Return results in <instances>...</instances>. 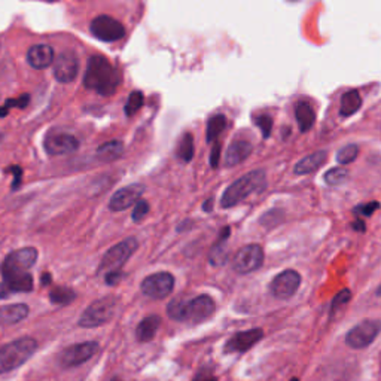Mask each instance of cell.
<instances>
[{
	"label": "cell",
	"instance_id": "1",
	"mask_svg": "<svg viewBox=\"0 0 381 381\" xmlns=\"http://www.w3.org/2000/svg\"><path fill=\"white\" fill-rule=\"evenodd\" d=\"M38 261V250L35 248H23L11 252L2 265V272L5 285V294L2 298L11 292H30L33 289V277L28 270Z\"/></svg>",
	"mask_w": 381,
	"mask_h": 381
},
{
	"label": "cell",
	"instance_id": "2",
	"mask_svg": "<svg viewBox=\"0 0 381 381\" xmlns=\"http://www.w3.org/2000/svg\"><path fill=\"white\" fill-rule=\"evenodd\" d=\"M119 84V72L108 58L103 55L89 57L84 74L85 88L96 91L100 96H112Z\"/></svg>",
	"mask_w": 381,
	"mask_h": 381
},
{
	"label": "cell",
	"instance_id": "3",
	"mask_svg": "<svg viewBox=\"0 0 381 381\" xmlns=\"http://www.w3.org/2000/svg\"><path fill=\"white\" fill-rule=\"evenodd\" d=\"M216 304L209 295H200L191 301L177 298L169 304V316L179 322L201 324L213 316Z\"/></svg>",
	"mask_w": 381,
	"mask_h": 381
},
{
	"label": "cell",
	"instance_id": "4",
	"mask_svg": "<svg viewBox=\"0 0 381 381\" xmlns=\"http://www.w3.org/2000/svg\"><path fill=\"white\" fill-rule=\"evenodd\" d=\"M265 185H267L265 172L253 170L233 182V184L225 189L221 200V206L223 209L234 207L241 201H245L249 195L264 191Z\"/></svg>",
	"mask_w": 381,
	"mask_h": 381
},
{
	"label": "cell",
	"instance_id": "5",
	"mask_svg": "<svg viewBox=\"0 0 381 381\" xmlns=\"http://www.w3.org/2000/svg\"><path fill=\"white\" fill-rule=\"evenodd\" d=\"M38 343L32 337H23L0 347V374L17 370L36 352Z\"/></svg>",
	"mask_w": 381,
	"mask_h": 381
},
{
	"label": "cell",
	"instance_id": "6",
	"mask_svg": "<svg viewBox=\"0 0 381 381\" xmlns=\"http://www.w3.org/2000/svg\"><path fill=\"white\" fill-rule=\"evenodd\" d=\"M118 299L115 297H106L94 301L91 306L82 313L79 319V326L82 328H97L100 325L108 324L115 314Z\"/></svg>",
	"mask_w": 381,
	"mask_h": 381
},
{
	"label": "cell",
	"instance_id": "7",
	"mask_svg": "<svg viewBox=\"0 0 381 381\" xmlns=\"http://www.w3.org/2000/svg\"><path fill=\"white\" fill-rule=\"evenodd\" d=\"M137 246H139V243H137L134 237L126 238L124 241L118 243L116 246L109 249L108 253L103 256L99 271L106 274L112 271H121V268H123V265L128 261L130 256L136 252Z\"/></svg>",
	"mask_w": 381,
	"mask_h": 381
},
{
	"label": "cell",
	"instance_id": "8",
	"mask_svg": "<svg viewBox=\"0 0 381 381\" xmlns=\"http://www.w3.org/2000/svg\"><path fill=\"white\" fill-rule=\"evenodd\" d=\"M89 32L101 42H116L126 36V27L111 15H99L91 21Z\"/></svg>",
	"mask_w": 381,
	"mask_h": 381
},
{
	"label": "cell",
	"instance_id": "9",
	"mask_svg": "<svg viewBox=\"0 0 381 381\" xmlns=\"http://www.w3.org/2000/svg\"><path fill=\"white\" fill-rule=\"evenodd\" d=\"M97 352H99V344L96 341L73 344L66 350H63L62 355H60V365H62L63 368L79 367V365L89 360Z\"/></svg>",
	"mask_w": 381,
	"mask_h": 381
},
{
	"label": "cell",
	"instance_id": "10",
	"mask_svg": "<svg viewBox=\"0 0 381 381\" xmlns=\"http://www.w3.org/2000/svg\"><path fill=\"white\" fill-rule=\"evenodd\" d=\"M381 331L380 320H363L362 324L350 329L346 341L352 348H365L368 347Z\"/></svg>",
	"mask_w": 381,
	"mask_h": 381
},
{
	"label": "cell",
	"instance_id": "11",
	"mask_svg": "<svg viewBox=\"0 0 381 381\" xmlns=\"http://www.w3.org/2000/svg\"><path fill=\"white\" fill-rule=\"evenodd\" d=\"M175 277L170 272H155L142 282V292L154 299H162L173 292Z\"/></svg>",
	"mask_w": 381,
	"mask_h": 381
},
{
	"label": "cell",
	"instance_id": "12",
	"mask_svg": "<svg viewBox=\"0 0 381 381\" xmlns=\"http://www.w3.org/2000/svg\"><path fill=\"white\" fill-rule=\"evenodd\" d=\"M264 263V250L259 245H248L241 248L233 261V268L238 274H249L256 271Z\"/></svg>",
	"mask_w": 381,
	"mask_h": 381
},
{
	"label": "cell",
	"instance_id": "13",
	"mask_svg": "<svg viewBox=\"0 0 381 381\" xmlns=\"http://www.w3.org/2000/svg\"><path fill=\"white\" fill-rule=\"evenodd\" d=\"M301 285V276L294 270H286L280 272L271 282V294L279 299H287L295 295Z\"/></svg>",
	"mask_w": 381,
	"mask_h": 381
},
{
	"label": "cell",
	"instance_id": "14",
	"mask_svg": "<svg viewBox=\"0 0 381 381\" xmlns=\"http://www.w3.org/2000/svg\"><path fill=\"white\" fill-rule=\"evenodd\" d=\"M79 72V58L72 51H65L60 54L54 62V78L62 82H73Z\"/></svg>",
	"mask_w": 381,
	"mask_h": 381
},
{
	"label": "cell",
	"instance_id": "15",
	"mask_svg": "<svg viewBox=\"0 0 381 381\" xmlns=\"http://www.w3.org/2000/svg\"><path fill=\"white\" fill-rule=\"evenodd\" d=\"M43 146L50 155H67L79 149V140L72 134L54 133L45 137Z\"/></svg>",
	"mask_w": 381,
	"mask_h": 381
},
{
	"label": "cell",
	"instance_id": "16",
	"mask_svg": "<svg viewBox=\"0 0 381 381\" xmlns=\"http://www.w3.org/2000/svg\"><path fill=\"white\" fill-rule=\"evenodd\" d=\"M145 192V187L139 184H133L126 188L118 189L109 201V207L114 211H123L136 206V203L142 200V194Z\"/></svg>",
	"mask_w": 381,
	"mask_h": 381
},
{
	"label": "cell",
	"instance_id": "17",
	"mask_svg": "<svg viewBox=\"0 0 381 381\" xmlns=\"http://www.w3.org/2000/svg\"><path fill=\"white\" fill-rule=\"evenodd\" d=\"M264 337L263 329H249L237 332L236 335L226 341L225 352L226 353H243L248 352L258 341H261Z\"/></svg>",
	"mask_w": 381,
	"mask_h": 381
},
{
	"label": "cell",
	"instance_id": "18",
	"mask_svg": "<svg viewBox=\"0 0 381 381\" xmlns=\"http://www.w3.org/2000/svg\"><path fill=\"white\" fill-rule=\"evenodd\" d=\"M54 50L47 43L33 45L27 53V63L36 70L48 69L54 63Z\"/></svg>",
	"mask_w": 381,
	"mask_h": 381
},
{
	"label": "cell",
	"instance_id": "19",
	"mask_svg": "<svg viewBox=\"0 0 381 381\" xmlns=\"http://www.w3.org/2000/svg\"><path fill=\"white\" fill-rule=\"evenodd\" d=\"M252 154V145L246 140H236L230 145V148L226 149L225 155V164L226 167H234L245 160Z\"/></svg>",
	"mask_w": 381,
	"mask_h": 381
},
{
	"label": "cell",
	"instance_id": "20",
	"mask_svg": "<svg viewBox=\"0 0 381 381\" xmlns=\"http://www.w3.org/2000/svg\"><path fill=\"white\" fill-rule=\"evenodd\" d=\"M326 157L328 154L325 150H317V152H313V154L304 157L297 165H295V175H309V173H313L316 172L319 167H322L326 161Z\"/></svg>",
	"mask_w": 381,
	"mask_h": 381
},
{
	"label": "cell",
	"instance_id": "21",
	"mask_svg": "<svg viewBox=\"0 0 381 381\" xmlns=\"http://www.w3.org/2000/svg\"><path fill=\"white\" fill-rule=\"evenodd\" d=\"M295 118L302 133L310 131L316 123V112L313 106L307 101H298L295 104Z\"/></svg>",
	"mask_w": 381,
	"mask_h": 381
},
{
	"label": "cell",
	"instance_id": "22",
	"mask_svg": "<svg viewBox=\"0 0 381 381\" xmlns=\"http://www.w3.org/2000/svg\"><path fill=\"white\" fill-rule=\"evenodd\" d=\"M28 311L30 310L26 304H11V306L0 307V324H18L28 316Z\"/></svg>",
	"mask_w": 381,
	"mask_h": 381
},
{
	"label": "cell",
	"instance_id": "23",
	"mask_svg": "<svg viewBox=\"0 0 381 381\" xmlns=\"http://www.w3.org/2000/svg\"><path fill=\"white\" fill-rule=\"evenodd\" d=\"M161 325V319L158 316H148L139 324L136 329V337L140 343H148L155 337V333Z\"/></svg>",
	"mask_w": 381,
	"mask_h": 381
},
{
	"label": "cell",
	"instance_id": "24",
	"mask_svg": "<svg viewBox=\"0 0 381 381\" xmlns=\"http://www.w3.org/2000/svg\"><path fill=\"white\" fill-rule=\"evenodd\" d=\"M228 237H230V228L226 226V228H223V231H222V234L219 237V241L210 250L209 261H210L211 265L219 267V265H223L226 263L228 252H226V248H225V241L228 240Z\"/></svg>",
	"mask_w": 381,
	"mask_h": 381
},
{
	"label": "cell",
	"instance_id": "25",
	"mask_svg": "<svg viewBox=\"0 0 381 381\" xmlns=\"http://www.w3.org/2000/svg\"><path fill=\"white\" fill-rule=\"evenodd\" d=\"M123 154H124V145H123V142H119V140L108 142V143L101 145L97 149V157H99V160H101L104 162L115 161V160H118Z\"/></svg>",
	"mask_w": 381,
	"mask_h": 381
},
{
	"label": "cell",
	"instance_id": "26",
	"mask_svg": "<svg viewBox=\"0 0 381 381\" xmlns=\"http://www.w3.org/2000/svg\"><path fill=\"white\" fill-rule=\"evenodd\" d=\"M360 106H362L360 94L358 93L356 89H352L343 96L340 114L343 116H352L353 114H356L360 109Z\"/></svg>",
	"mask_w": 381,
	"mask_h": 381
},
{
	"label": "cell",
	"instance_id": "27",
	"mask_svg": "<svg viewBox=\"0 0 381 381\" xmlns=\"http://www.w3.org/2000/svg\"><path fill=\"white\" fill-rule=\"evenodd\" d=\"M226 127V118L223 115H215L209 119L207 123V131H206V139L207 142H213L218 139V136L225 130Z\"/></svg>",
	"mask_w": 381,
	"mask_h": 381
},
{
	"label": "cell",
	"instance_id": "28",
	"mask_svg": "<svg viewBox=\"0 0 381 381\" xmlns=\"http://www.w3.org/2000/svg\"><path fill=\"white\" fill-rule=\"evenodd\" d=\"M74 297H76L74 291H72L70 287H66V286L54 287L53 291H51V294H50L51 302L53 304H58V306H65V304H70L74 299Z\"/></svg>",
	"mask_w": 381,
	"mask_h": 381
},
{
	"label": "cell",
	"instance_id": "29",
	"mask_svg": "<svg viewBox=\"0 0 381 381\" xmlns=\"http://www.w3.org/2000/svg\"><path fill=\"white\" fill-rule=\"evenodd\" d=\"M177 157L184 161L189 162L194 157V139L191 134H184L177 146Z\"/></svg>",
	"mask_w": 381,
	"mask_h": 381
},
{
	"label": "cell",
	"instance_id": "30",
	"mask_svg": "<svg viewBox=\"0 0 381 381\" xmlns=\"http://www.w3.org/2000/svg\"><path fill=\"white\" fill-rule=\"evenodd\" d=\"M143 101H145V97H143V94L140 93V91H133V93L128 96L127 104H126V108H124L126 115L127 116H133L137 111H139L142 108Z\"/></svg>",
	"mask_w": 381,
	"mask_h": 381
},
{
	"label": "cell",
	"instance_id": "31",
	"mask_svg": "<svg viewBox=\"0 0 381 381\" xmlns=\"http://www.w3.org/2000/svg\"><path fill=\"white\" fill-rule=\"evenodd\" d=\"M348 177V172L346 169H341V167H337V169H331L325 175V182L331 187H338L343 182H346Z\"/></svg>",
	"mask_w": 381,
	"mask_h": 381
},
{
	"label": "cell",
	"instance_id": "32",
	"mask_svg": "<svg viewBox=\"0 0 381 381\" xmlns=\"http://www.w3.org/2000/svg\"><path fill=\"white\" fill-rule=\"evenodd\" d=\"M359 155V146L358 145H347L338 150L337 161L340 164H350L353 162Z\"/></svg>",
	"mask_w": 381,
	"mask_h": 381
},
{
	"label": "cell",
	"instance_id": "33",
	"mask_svg": "<svg viewBox=\"0 0 381 381\" xmlns=\"http://www.w3.org/2000/svg\"><path fill=\"white\" fill-rule=\"evenodd\" d=\"M28 101H30V96H27V94L21 96V97H18V99H9V100H6L5 106H2V108H0V118L6 116L11 108H20V109H24L26 106L28 104Z\"/></svg>",
	"mask_w": 381,
	"mask_h": 381
},
{
	"label": "cell",
	"instance_id": "34",
	"mask_svg": "<svg viewBox=\"0 0 381 381\" xmlns=\"http://www.w3.org/2000/svg\"><path fill=\"white\" fill-rule=\"evenodd\" d=\"M148 213H149V204H148V201L139 200V201L136 203V206L133 209L131 218H133L134 222H140V221H143L146 218Z\"/></svg>",
	"mask_w": 381,
	"mask_h": 381
},
{
	"label": "cell",
	"instance_id": "35",
	"mask_svg": "<svg viewBox=\"0 0 381 381\" xmlns=\"http://www.w3.org/2000/svg\"><path fill=\"white\" fill-rule=\"evenodd\" d=\"M256 126L259 127V130L263 131V136L265 137H270L271 134V130H272V118L270 115H261L256 118Z\"/></svg>",
	"mask_w": 381,
	"mask_h": 381
},
{
	"label": "cell",
	"instance_id": "36",
	"mask_svg": "<svg viewBox=\"0 0 381 381\" xmlns=\"http://www.w3.org/2000/svg\"><path fill=\"white\" fill-rule=\"evenodd\" d=\"M350 298H352V292H350L348 289H344V291H341L340 294L335 295V298L332 299V304H331L332 311L338 310L340 307L346 306V304L350 301Z\"/></svg>",
	"mask_w": 381,
	"mask_h": 381
},
{
	"label": "cell",
	"instance_id": "37",
	"mask_svg": "<svg viewBox=\"0 0 381 381\" xmlns=\"http://www.w3.org/2000/svg\"><path fill=\"white\" fill-rule=\"evenodd\" d=\"M378 207H380V204L377 201H372V203L358 206L355 209V213H356V215H360V216H371Z\"/></svg>",
	"mask_w": 381,
	"mask_h": 381
},
{
	"label": "cell",
	"instance_id": "38",
	"mask_svg": "<svg viewBox=\"0 0 381 381\" xmlns=\"http://www.w3.org/2000/svg\"><path fill=\"white\" fill-rule=\"evenodd\" d=\"M219 160H221V145L216 143L215 146H213L211 155H210V164H211L213 169H216L218 164H219Z\"/></svg>",
	"mask_w": 381,
	"mask_h": 381
},
{
	"label": "cell",
	"instance_id": "39",
	"mask_svg": "<svg viewBox=\"0 0 381 381\" xmlns=\"http://www.w3.org/2000/svg\"><path fill=\"white\" fill-rule=\"evenodd\" d=\"M121 279H123V272L121 271H112V272L106 274V283L111 285V286L116 285Z\"/></svg>",
	"mask_w": 381,
	"mask_h": 381
},
{
	"label": "cell",
	"instance_id": "40",
	"mask_svg": "<svg viewBox=\"0 0 381 381\" xmlns=\"http://www.w3.org/2000/svg\"><path fill=\"white\" fill-rule=\"evenodd\" d=\"M13 172V176H15V180H13V189H17L20 188V184H21V175H23V170H21V167H12L11 169Z\"/></svg>",
	"mask_w": 381,
	"mask_h": 381
},
{
	"label": "cell",
	"instance_id": "41",
	"mask_svg": "<svg viewBox=\"0 0 381 381\" xmlns=\"http://www.w3.org/2000/svg\"><path fill=\"white\" fill-rule=\"evenodd\" d=\"M194 381H216V377H213L210 372H201L197 375Z\"/></svg>",
	"mask_w": 381,
	"mask_h": 381
},
{
	"label": "cell",
	"instance_id": "42",
	"mask_svg": "<svg viewBox=\"0 0 381 381\" xmlns=\"http://www.w3.org/2000/svg\"><path fill=\"white\" fill-rule=\"evenodd\" d=\"M51 282H53V279H51V274H50V272L42 274V277H40V283H42V286H50Z\"/></svg>",
	"mask_w": 381,
	"mask_h": 381
},
{
	"label": "cell",
	"instance_id": "43",
	"mask_svg": "<svg viewBox=\"0 0 381 381\" xmlns=\"http://www.w3.org/2000/svg\"><path fill=\"white\" fill-rule=\"evenodd\" d=\"M355 230H359V231H365V223L362 222V221H358V222H355Z\"/></svg>",
	"mask_w": 381,
	"mask_h": 381
},
{
	"label": "cell",
	"instance_id": "44",
	"mask_svg": "<svg viewBox=\"0 0 381 381\" xmlns=\"http://www.w3.org/2000/svg\"><path fill=\"white\" fill-rule=\"evenodd\" d=\"M211 206H213V200H209V201H206V203H204L203 209H204L206 211H210V210H211Z\"/></svg>",
	"mask_w": 381,
	"mask_h": 381
},
{
	"label": "cell",
	"instance_id": "45",
	"mask_svg": "<svg viewBox=\"0 0 381 381\" xmlns=\"http://www.w3.org/2000/svg\"><path fill=\"white\" fill-rule=\"evenodd\" d=\"M377 295H378V297H381V286L377 289Z\"/></svg>",
	"mask_w": 381,
	"mask_h": 381
},
{
	"label": "cell",
	"instance_id": "46",
	"mask_svg": "<svg viewBox=\"0 0 381 381\" xmlns=\"http://www.w3.org/2000/svg\"><path fill=\"white\" fill-rule=\"evenodd\" d=\"M47 2H57V0H47Z\"/></svg>",
	"mask_w": 381,
	"mask_h": 381
},
{
	"label": "cell",
	"instance_id": "47",
	"mask_svg": "<svg viewBox=\"0 0 381 381\" xmlns=\"http://www.w3.org/2000/svg\"><path fill=\"white\" fill-rule=\"evenodd\" d=\"M291 381H299V380H298V378H292Z\"/></svg>",
	"mask_w": 381,
	"mask_h": 381
},
{
	"label": "cell",
	"instance_id": "48",
	"mask_svg": "<svg viewBox=\"0 0 381 381\" xmlns=\"http://www.w3.org/2000/svg\"><path fill=\"white\" fill-rule=\"evenodd\" d=\"M112 381H121V380H119V378H114Z\"/></svg>",
	"mask_w": 381,
	"mask_h": 381
}]
</instances>
